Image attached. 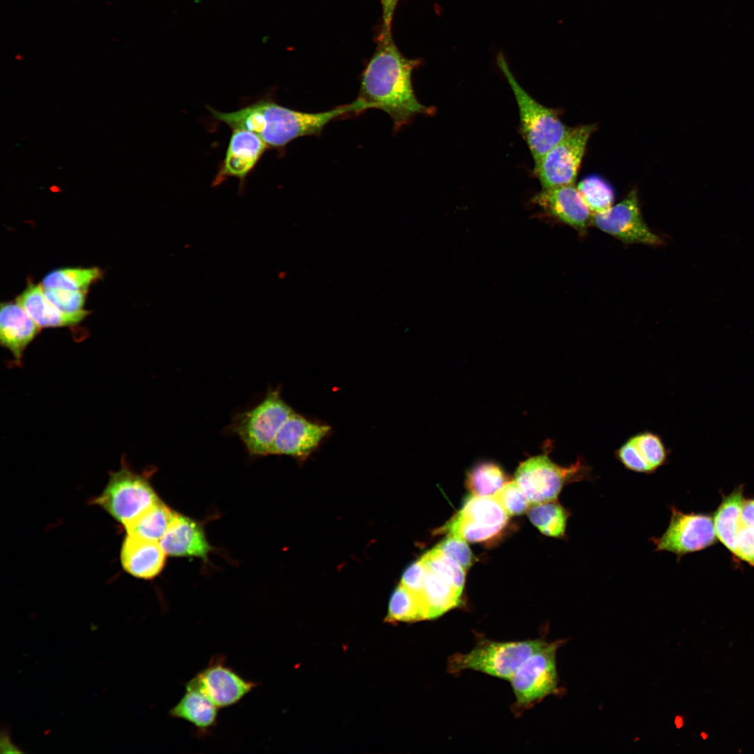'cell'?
Returning a JSON list of instances; mask_svg holds the SVG:
<instances>
[{"instance_id":"6da1fadb","label":"cell","mask_w":754,"mask_h":754,"mask_svg":"<svg viewBox=\"0 0 754 754\" xmlns=\"http://www.w3.org/2000/svg\"><path fill=\"white\" fill-rule=\"evenodd\" d=\"M420 61L404 57L395 45L392 31L381 29L374 53L364 69L357 97L364 108L381 110L397 132L417 114L428 109L416 98L412 73Z\"/></svg>"},{"instance_id":"7a4b0ae2","label":"cell","mask_w":754,"mask_h":754,"mask_svg":"<svg viewBox=\"0 0 754 754\" xmlns=\"http://www.w3.org/2000/svg\"><path fill=\"white\" fill-rule=\"evenodd\" d=\"M214 119L232 130L242 129L258 135L269 148L283 150L293 140L320 135L331 121L356 116L364 112L362 103L339 105L320 112H305L278 104L274 100L260 99L237 110L223 112L207 106Z\"/></svg>"},{"instance_id":"3957f363","label":"cell","mask_w":754,"mask_h":754,"mask_svg":"<svg viewBox=\"0 0 754 754\" xmlns=\"http://www.w3.org/2000/svg\"><path fill=\"white\" fill-rule=\"evenodd\" d=\"M594 478L591 466L581 456L562 466L554 462L547 452L522 462L515 472V481L531 505L555 501L565 486Z\"/></svg>"},{"instance_id":"277c9868","label":"cell","mask_w":754,"mask_h":754,"mask_svg":"<svg viewBox=\"0 0 754 754\" xmlns=\"http://www.w3.org/2000/svg\"><path fill=\"white\" fill-rule=\"evenodd\" d=\"M497 61L515 95L521 132L536 163L564 139L572 128L561 121L556 112L539 103L522 87L503 55H498Z\"/></svg>"},{"instance_id":"5b68a950","label":"cell","mask_w":754,"mask_h":754,"mask_svg":"<svg viewBox=\"0 0 754 754\" xmlns=\"http://www.w3.org/2000/svg\"><path fill=\"white\" fill-rule=\"evenodd\" d=\"M293 412L283 399L279 387L269 389L257 405L234 415L230 431L250 456H268L277 433Z\"/></svg>"},{"instance_id":"8992f818","label":"cell","mask_w":754,"mask_h":754,"mask_svg":"<svg viewBox=\"0 0 754 754\" xmlns=\"http://www.w3.org/2000/svg\"><path fill=\"white\" fill-rule=\"evenodd\" d=\"M547 644L538 639L480 642L468 653L452 655L448 660V670L452 674L467 670H475L510 680L525 660Z\"/></svg>"},{"instance_id":"52a82bcc","label":"cell","mask_w":754,"mask_h":754,"mask_svg":"<svg viewBox=\"0 0 754 754\" xmlns=\"http://www.w3.org/2000/svg\"><path fill=\"white\" fill-rule=\"evenodd\" d=\"M159 500L146 476L124 464L110 473L105 489L91 503L124 525Z\"/></svg>"},{"instance_id":"ba28073f","label":"cell","mask_w":754,"mask_h":754,"mask_svg":"<svg viewBox=\"0 0 754 754\" xmlns=\"http://www.w3.org/2000/svg\"><path fill=\"white\" fill-rule=\"evenodd\" d=\"M559 642L547 643L530 656L510 679L515 709L524 710L553 694L558 686L556 653Z\"/></svg>"},{"instance_id":"9c48e42d","label":"cell","mask_w":754,"mask_h":754,"mask_svg":"<svg viewBox=\"0 0 754 754\" xmlns=\"http://www.w3.org/2000/svg\"><path fill=\"white\" fill-rule=\"evenodd\" d=\"M593 124L572 128L570 133L535 163V172L543 188L574 184Z\"/></svg>"},{"instance_id":"30bf717a","label":"cell","mask_w":754,"mask_h":754,"mask_svg":"<svg viewBox=\"0 0 754 754\" xmlns=\"http://www.w3.org/2000/svg\"><path fill=\"white\" fill-rule=\"evenodd\" d=\"M670 519L664 533L649 539L655 545L654 552H668L680 559L715 542L716 534L709 515L685 513L674 505L670 507Z\"/></svg>"},{"instance_id":"8fae6325","label":"cell","mask_w":754,"mask_h":754,"mask_svg":"<svg viewBox=\"0 0 754 754\" xmlns=\"http://www.w3.org/2000/svg\"><path fill=\"white\" fill-rule=\"evenodd\" d=\"M508 517L494 496L473 494L441 531L471 542H483L498 534L505 526Z\"/></svg>"},{"instance_id":"7c38bea8","label":"cell","mask_w":754,"mask_h":754,"mask_svg":"<svg viewBox=\"0 0 754 754\" xmlns=\"http://www.w3.org/2000/svg\"><path fill=\"white\" fill-rule=\"evenodd\" d=\"M591 223L624 243L651 246L663 244V240L651 230L644 221L635 190L607 210L593 214Z\"/></svg>"},{"instance_id":"4fadbf2b","label":"cell","mask_w":754,"mask_h":754,"mask_svg":"<svg viewBox=\"0 0 754 754\" xmlns=\"http://www.w3.org/2000/svg\"><path fill=\"white\" fill-rule=\"evenodd\" d=\"M186 685L199 690L221 709L239 702L258 683L242 677L226 664L223 657L217 656Z\"/></svg>"},{"instance_id":"5bb4252c","label":"cell","mask_w":754,"mask_h":754,"mask_svg":"<svg viewBox=\"0 0 754 754\" xmlns=\"http://www.w3.org/2000/svg\"><path fill=\"white\" fill-rule=\"evenodd\" d=\"M331 427L295 411L283 423L273 442L270 455H286L304 460L329 436Z\"/></svg>"},{"instance_id":"9a60e30c","label":"cell","mask_w":754,"mask_h":754,"mask_svg":"<svg viewBox=\"0 0 754 754\" xmlns=\"http://www.w3.org/2000/svg\"><path fill=\"white\" fill-rule=\"evenodd\" d=\"M267 149V145L253 133L242 129L232 130L225 158L212 186H219L230 177L237 178L243 186L247 176Z\"/></svg>"},{"instance_id":"2e32d148","label":"cell","mask_w":754,"mask_h":754,"mask_svg":"<svg viewBox=\"0 0 754 754\" xmlns=\"http://www.w3.org/2000/svg\"><path fill=\"white\" fill-rule=\"evenodd\" d=\"M670 453L660 435L644 430L629 437L614 457L627 470L650 475L668 462Z\"/></svg>"},{"instance_id":"e0dca14e","label":"cell","mask_w":754,"mask_h":754,"mask_svg":"<svg viewBox=\"0 0 754 754\" xmlns=\"http://www.w3.org/2000/svg\"><path fill=\"white\" fill-rule=\"evenodd\" d=\"M533 201L547 213L579 232L584 231L591 223L593 215L574 184L543 188Z\"/></svg>"},{"instance_id":"ac0fdd59","label":"cell","mask_w":754,"mask_h":754,"mask_svg":"<svg viewBox=\"0 0 754 754\" xmlns=\"http://www.w3.org/2000/svg\"><path fill=\"white\" fill-rule=\"evenodd\" d=\"M160 544L172 556H194L206 560L212 550L202 525L176 512Z\"/></svg>"},{"instance_id":"d6986e66","label":"cell","mask_w":754,"mask_h":754,"mask_svg":"<svg viewBox=\"0 0 754 754\" xmlns=\"http://www.w3.org/2000/svg\"><path fill=\"white\" fill-rule=\"evenodd\" d=\"M166 555L159 542L127 534L121 545L120 561L129 575L150 579L162 571Z\"/></svg>"},{"instance_id":"ffe728a7","label":"cell","mask_w":754,"mask_h":754,"mask_svg":"<svg viewBox=\"0 0 754 754\" xmlns=\"http://www.w3.org/2000/svg\"><path fill=\"white\" fill-rule=\"evenodd\" d=\"M40 327L16 301L1 303L0 311L1 344L21 362L27 346L38 334Z\"/></svg>"},{"instance_id":"44dd1931","label":"cell","mask_w":754,"mask_h":754,"mask_svg":"<svg viewBox=\"0 0 754 754\" xmlns=\"http://www.w3.org/2000/svg\"><path fill=\"white\" fill-rule=\"evenodd\" d=\"M16 301L40 328L76 325L89 314L85 310L77 313L60 311L47 301L39 284L27 286Z\"/></svg>"},{"instance_id":"7402d4cb","label":"cell","mask_w":754,"mask_h":754,"mask_svg":"<svg viewBox=\"0 0 754 754\" xmlns=\"http://www.w3.org/2000/svg\"><path fill=\"white\" fill-rule=\"evenodd\" d=\"M219 708L202 693L186 685V692L169 711V715L190 723L200 733H206L216 723Z\"/></svg>"},{"instance_id":"603a6c76","label":"cell","mask_w":754,"mask_h":754,"mask_svg":"<svg viewBox=\"0 0 754 754\" xmlns=\"http://www.w3.org/2000/svg\"><path fill=\"white\" fill-rule=\"evenodd\" d=\"M461 593L446 580L427 568L424 587L420 596L426 619L437 618L458 606Z\"/></svg>"},{"instance_id":"cb8c5ba5","label":"cell","mask_w":754,"mask_h":754,"mask_svg":"<svg viewBox=\"0 0 754 754\" xmlns=\"http://www.w3.org/2000/svg\"><path fill=\"white\" fill-rule=\"evenodd\" d=\"M744 502L743 487L740 486L724 497L714 515V524L716 537L734 556L736 537L742 524Z\"/></svg>"},{"instance_id":"d4e9b609","label":"cell","mask_w":754,"mask_h":754,"mask_svg":"<svg viewBox=\"0 0 754 754\" xmlns=\"http://www.w3.org/2000/svg\"><path fill=\"white\" fill-rule=\"evenodd\" d=\"M176 512L161 500L145 510L124 527L128 535L160 542Z\"/></svg>"},{"instance_id":"484cf974","label":"cell","mask_w":754,"mask_h":754,"mask_svg":"<svg viewBox=\"0 0 754 754\" xmlns=\"http://www.w3.org/2000/svg\"><path fill=\"white\" fill-rule=\"evenodd\" d=\"M570 511L556 500L531 505L528 516L531 523L545 535L564 538Z\"/></svg>"},{"instance_id":"4316f807","label":"cell","mask_w":754,"mask_h":754,"mask_svg":"<svg viewBox=\"0 0 754 754\" xmlns=\"http://www.w3.org/2000/svg\"><path fill=\"white\" fill-rule=\"evenodd\" d=\"M425 619L424 609L419 596L400 583L390 596L385 621L397 623Z\"/></svg>"},{"instance_id":"83f0119b","label":"cell","mask_w":754,"mask_h":754,"mask_svg":"<svg viewBox=\"0 0 754 754\" xmlns=\"http://www.w3.org/2000/svg\"><path fill=\"white\" fill-rule=\"evenodd\" d=\"M102 276L98 267L63 268L54 269L43 279V288H59L87 291L89 286Z\"/></svg>"},{"instance_id":"f1b7e54d","label":"cell","mask_w":754,"mask_h":754,"mask_svg":"<svg viewBox=\"0 0 754 754\" xmlns=\"http://www.w3.org/2000/svg\"><path fill=\"white\" fill-rule=\"evenodd\" d=\"M505 483L502 469L496 464L485 462L474 466L468 473L466 485L473 495L493 496Z\"/></svg>"},{"instance_id":"f546056e","label":"cell","mask_w":754,"mask_h":754,"mask_svg":"<svg viewBox=\"0 0 754 754\" xmlns=\"http://www.w3.org/2000/svg\"><path fill=\"white\" fill-rule=\"evenodd\" d=\"M577 188L589 211L593 214L603 212L613 205L614 193L612 186L598 176L582 179Z\"/></svg>"},{"instance_id":"4dcf8cb0","label":"cell","mask_w":754,"mask_h":754,"mask_svg":"<svg viewBox=\"0 0 754 754\" xmlns=\"http://www.w3.org/2000/svg\"><path fill=\"white\" fill-rule=\"evenodd\" d=\"M420 559L429 570L462 593L466 570L454 559L436 547Z\"/></svg>"},{"instance_id":"1f68e13d","label":"cell","mask_w":754,"mask_h":754,"mask_svg":"<svg viewBox=\"0 0 754 754\" xmlns=\"http://www.w3.org/2000/svg\"><path fill=\"white\" fill-rule=\"evenodd\" d=\"M43 288L47 301L60 311L65 313H77L84 311L83 306L87 291L59 288Z\"/></svg>"},{"instance_id":"d6a6232c","label":"cell","mask_w":754,"mask_h":754,"mask_svg":"<svg viewBox=\"0 0 754 754\" xmlns=\"http://www.w3.org/2000/svg\"><path fill=\"white\" fill-rule=\"evenodd\" d=\"M509 516L519 515L528 508L529 502L517 482H505L493 495Z\"/></svg>"},{"instance_id":"836d02e7","label":"cell","mask_w":754,"mask_h":754,"mask_svg":"<svg viewBox=\"0 0 754 754\" xmlns=\"http://www.w3.org/2000/svg\"><path fill=\"white\" fill-rule=\"evenodd\" d=\"M436 547L454 559L465 570L472 564V552L466 541L459 536L448 534Z\"/></svg>"},{"instance_id":"e575fe53","label":"cell","mask_w":754,"mask_h":754,"mask_svg":"<svg viewBox=\"0 0 754 754\" xmlns=\"http://www.w3.org/2000/svg\"><path fill=\"white\" fill-rule=\"evenodd\" d=\"M735 556L754 567V528L741 524L736 537Z\"/></svg>"},{"instance_id":"d590c367","label":"cell","mask_w":754,"mask_h":754,"mask_svg":"<svg viewBox=\"0 0 754 754\" xmlns=\"http://www.w3.org/2000/svg\"><path fill=\"white\" fill-rule=\"evenodd\" d=\"M426 572L427 567L420 559L406 569L400 583L420 597L423 590Z\"/></svg>"},{"instance_id":"8d00e7d4","label":"cell","mask_w":754,"mask_h":754,"mask_svg":"<svg viewBox=\"0 0 754 754\" xmlns=\"http://www.w3.org/2000/svg\"><path fill=\"white\" fill-rule=\"evenodd\" d=\"M0 748L1 753H23L18 746L13 744L11 739V732L8 725H3L0 732Z\"/></svg>"},{"instance_id":"74e56055","label":"cell","mask_w":754,"mask_h":754,"mask_svg":"<svg viewBox=\"0 0 754 754\" xmlns=\"http://www.w3.org/2000/svg\"><path fill=\"white\" fill-rule=\"evenodd\" d=\"M399 0H380L383 12L382 30L392 31V22Z\"/></svg>"},{"instance_id":"f35d334b","label":"cell","mask_w":754,"mask_h":754,"mask_svg":"<svg viewBox=\"0 0 754 754\" xmlns=\"http://www.w3.org/2000/svg\"><path fill=\"white\" fill-rule=\"evenodd\" d=\"M741 520L745 525L754 528V499L744 501Z\"/></svg>"},{"instance_id":"ab89813d","label":"cell","mask_w":754,"mask_h":754,"mask_svg":"<svg viewBox=\"0 0 754 754\" xmlns=\"http://www.w3.org/2000/svg\"><path fill=\"white\" fill-rule=\"evenodd\" d=\"M702 737H703V738H704V739H706V738H707V735H706L705 734H703V733H702Z\"/></svg>"}]
</instances>
